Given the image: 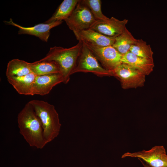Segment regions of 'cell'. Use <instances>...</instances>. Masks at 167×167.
Segmentation results:
<instances>
[{
    "label": "cell",
    "mask_w": 167,
    "mask_h": 167,
    "mask_svg": "<svg viewBox=\"0 0 167 167\" xmlns=\"http://www.w3.org/2000/svg\"><path fill=\"white\" fill-rule=\"evenodd\" d=\"M17 122L20 133L30 146L41 149L47 144L41 121L29 102L19 113Z\"/></svg>",
    "instance_id": "1"
},
{
    "label": "cell",
    "mask_w": 167,
    "mask_h": 167,
    "mask_svg": "<svg viewBox=\"0 0 167 167\" xmlns=\"http://www.w3.org/2000/svg\"><path fill=\"white\" fill-rule=\"evenodd\" d=\"M82 46V41H79L76 45L69 48L56 46L51 47L45 56L39 61H53L56 62L63 77V83L66 84L76 66Z\"/></svg>",
    "instance_id": "2"
},
{
    "label": "cell",
    "mask_w": 167,
    "mask_h": 167,
    "mask_svg": "<svg viewBox=\"0 0 167 167\" xmlns=\"http://www.w3.org/2000/svg\"><path fill=\"white\" fill-rule=\"evenodd\" d=\"M29 102L40 119L43 129L44 135L47 143L59 135L61 124L54 106L42 100H33Z\"/></svg>",
    "instance_id": "3"
},
{
    "label": "cell",
    "mask_w": 167,
    "mask_h": 167,
    "mask_svg": "<svg viewBox=\"0 0 167 167\" xmlns=\"http://www.w3.org/2000/svg\"><path fill=\"white\" fill-rule=\"evenodd\" d=\"M82 41L83 46L81 52L72 74L79 72H89L100 77L113 76V71L101 66L84 42Z\"/></svg>",
    "instance_id": "4"
},
{
    "label": "cell",
    "mask_w": 167,
    "mask_h": 167,
    "mask_svg": "<svg viewBox=\"0 0 167 167\" xmlns=\"http://www.w3.org/2000/svg\"><path fill=\"white\" fill-rule=\"evenodd\" d=\"M96 20L88 7L79 0L71 15L64 20L73 32L90 28Z\"/></svg>",
    "instance_id": "5"
},
{
    "label": "cell",
    "mask_w": 167,
    "mask_h": 167,
    "mask_svg": "<svg viewBox=\"0 0 167 167\" xmlns=\"http://www.w3.org/2000/svg\"><path fill=\"white\" fill-rule=\"evenodd\" d=\"M112 71L113 76L120 79L124 89L136 88L144 85L146 75L127 64L122 62Z\"/></svg>",
    "instance_id": "6"
},
{
    "label": "cell",
    "mask_w": 167,
    "mask_h": 167,
    "mask_svg": "<svg viewBox=\"0 0 167 167\" xmlns=\"http://www.w3.org/2000/svg\"><path fill=\"white\" fill-rule=\"evenodd\" d=\"M83 41L105 69L112 71L122 63V55L112 46H99Z\"/></svg>",
    "instance_id": "7"
},
{
    "label": "cell",
    "mask_w": 167,
    "mask_h": 167,
    "mask_svg": "<svg viewBox=\"0 0 167 167\" xmlns=\"http://www.w3.org/2000/svg\"><path fill=\"white\" fill-rule=\"evenodd\" d=\"M137 158L152 167H167V155L163 146H155L148 150L124 153L122 158Z\"/></svg>",
    "instance_id": "8"
},
{
    "label": "cell",
    "mask_w": 167,
    "mask_h": 167,
    "mask_svg": "<svg viewBox=\"0 0 167 167\" xmlns=\"http://www.w3.org/2000/svg\"><path fill=\"white\" fill-rule=\"evenodd\" d=\"M6 24L12 25L19 28V34H27L35 36L42 41L47 42L49 36L50 30L61 24L62 21H57L50 23H40L33 27H24L14 22L10 18L9 21H4Z\"/></svg>",
    "instance_id": "9"
},
{
    "label": "cell",
    "mask_w": 167,
    "mask_h": 167,
    "mask_svg": "<svg viewBox=\"0 0 167 167\" xmlns=\"http://www.w3.org/2000/svg\"><path fill=\"white\" fill-rule=\"evenodd\" d=\"M128 22L126 19L120 20L112 17L106 20H96L90 29L106 36L116 37L123 32Z\"/></svg>",
    "instance_id": "10"
},
{
    "label": "cell",
    "mask_w": 167,
    "mask_h": 167,
    "mask_svg": "<svg viewBox=\"0 0 167 167\" xmlns=\"http://www.w3.org/2000/svg\"><path fill=\"white\" fill-rule=\"evenodd\" d=\"M63 77L60 73L36 76L33 85L32 96L46 95L54 86L63 83Z\"/></svg>",
    "instance_id": "11"
},
{
    "label": "cell",
    "mask_w": 167,
    "mask_h": 167,
    "mask_svg": "<svg viewBox=\"0 0 167 167\" xmlns=\"http://www.w3.org/2000/svg\"><path fill=\"white\" fill-rule=\"evenodd\" d=\"M74 33L79 41H84L99 46H112L116 37L104 35L91 29L77 31Z\"/></svg>",
    "instance_id": "12"
},
{
    "label": "cell",
    "mask_w": 167,
    "mask_h": 167,
    "mask_svg": "<svg viewBox=\"0 0 167 167\" xmlns=\"http://www.w3.org/2000/svg\"><path fill=\"white\" fill-rule=\"evenodd\" d=\"M122 62L132 66L145 75L150 74L154 66L153 60L139 57L130 51L122 56Z\"/></svg>",
    "instance_id": "13"
},
{
    "label": "cell",
    "mask_w": 167,
    "mask_h": 167,
    "mask_svg": "<svg viewBox=\"0 0 167 167\" xmlns=\"http://www.w3.org/2000/svg\"><path fill=\"white\" fill-rule=\"evenodd\" d=\"M36 75L32 72L19 77H7L8 82L19 94L32 95L33 85Z\"/></svg>",
    "instance_id": "14"
},
{
    "label": "cell",
    "mask_w": 167,
    "mask_h": 167,
    "mask_svg": "<svg viewBox=\"0 0 167 167\" xmlns=\"http://www.w3.org/2000/svg\"><path fill=\"white\" fill-rule=\"evenodd\" d=\"M79 1V0H64L52 16L44 23H50L57 21L64 20L72 14Z\"/></svg>",
    "instance_id": "15"
},
{
    "label": "cell",
    "mask_w": 167,
    "mask_h": 167,
    "mask_svg": "<svg viewBox=\"0 0 167 167\" xmlns=\"http://www.w3.org/2000/svg\"><path fill=\"white\" fill-rule=\"evenodd\" d=\"M32 72L30 63L18 59H14L8 62L6 71V76L10 77H19Z\"/></svg>",
    "instance_id": "16"
},
{
    "label": "cell",
    "mask_w": 167,
    "mask_h": 167,
    "mask_svg": "<svg viewBox=\"0 0 167 167\" xmlns=\"http://www.w3.org/2000/svg\"><path fill=\"white\" fill-rule=\"evenodd\" d=\"M32 72L36 76L47 74L60 73V70L58 65L53 61H37L30 63Z\"/></svg>",
    "instance_id": "17"
},
{
    "label": "cell",
    "mask_w": 167,
    "mask_h": 167,
    "mask_svg": "<svg viewBox=\"0 0 167 167\" xmlns=\"http://www.w3.org/2000/svg\"><path fill=\"white\" fill-rule=\"evenodd\" d=\"M136 40L126 27L121 34L116 37L112 46L123 56L130 51Z\"/></svg>",
    "instance_id": "18"
},
{
    "label": "cell",
    "mask_w": 167,
    "mask_h": 167,
    "mask_svg": "<svg viewBox=\"0 0 167 167\" xmlns=\"http://www.w3.org/2000/svg\"><path fill=\"white\" fill-rule=\"evenodd\" d=\"M129 51L139 57L153 60V52L150 45L142 39H136Z\"/></svg>",
    "instance_id": "19"
},
{
    "label": "cell",
    "mask_w": 167,
    "mask_h": 167,
    "mask_svg": "<svg viewBox=\"0 0 167 167\" xmlns=\"http://www.w3.org/2000/svg\"><path fill=\"white\" fill-rule=\"evenodd\" d=\"M81 1L89 9L96 20H106L109 18L102 12L101 0H82Z\"/></svg>",
    "instance_id": "20"
},
{
    "label": "cell",
    "mask_w": 167,
    "mask_h": 167,
    "mask_svg": "<svg viewBox=\"0 0 167 167\" xmlns=\"http://www.w3.org/2000/svg\"><path fill=\"white\" fill-rule=\"evenodd\" d=\"M142 163V164L143 165L144 167H152L148 165L145 162L143 161H142V160L138 159Z\"/></svg>",
    "instance_id": "21"
}]
</instances>
